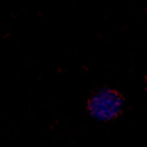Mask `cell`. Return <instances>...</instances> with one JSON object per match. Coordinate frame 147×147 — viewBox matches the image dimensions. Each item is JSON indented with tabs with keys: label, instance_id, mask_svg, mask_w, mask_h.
Returning a JSON list of instances; mask_svg holds the SVG:
<instances>
[{
	"label": "cell",
	"instance_id": "obj_1",
	"mask_svg": "<svg viewBox=\"0 0 147 147\" xmlns=\"http://www.w3.org/2000/svg\"><path fill=\"white\" fill-rule=\"evenodd\" d=\"M89 113L96 120L109 121L117 116L122 108V99L116 92L104 89L92 96L89 101Z\"/></svg>",
	"mask_w": 147,
	"mask_h": 147
}]
</instances>
